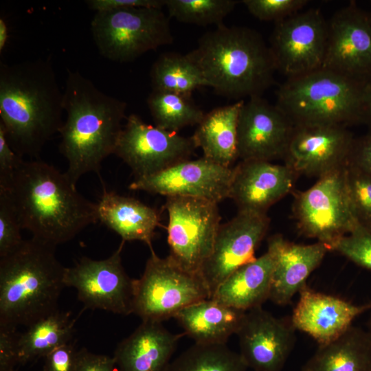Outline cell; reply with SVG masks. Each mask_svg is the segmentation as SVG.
Masks as SVG:
<instances>
[{"label":"cell","mask_w":371,"mask_h":371,"mask_svg":"<svg viewBox=\"0 0 371 371\" xmlns=\"http://www.w3.org/2000/svg\"><path fill=\"white\" fill-rule=\"evenodd\" d=\"M0 192L9 199L22 229L55 247L98 222L97 203L81 195L65 172L38 159H22Z\"/></svg>","instance_id":"obj_1"},{"label":"cell","mask_w":371,"mask_h":371,"mask_svg":"<svg viewBox=\"0 0 371 371\" xmlns=\"http://www.w3.org/2000/svg\"><path fill=\"white\" fill-rule=\"evenodd\" d=\"M63 92L49 59L0 63V125L21 157L38 159L63 124Z\"/></svg>","instance_id":"obj_2"},{"label":"cell","mask_w":371,"mask_h":371,"mask_svg":"<svg viewBox=\"0 0 371 371\" xmlns=\"http://www.w3.org/2000/svg\"><path fill=\"white\" fill-rule=\"evenodd\" d=\"M65 120L59 131L66 175L76 186L90 172L100 175L102 161L114 154L126 117V103L100 90L78 71L67 69L63 91Z\"/></svg>","instance_id":"obj_3"},{"label":"cell","mask_w":371,"mask_h":371,"mask_svg":"<svg viewBox=\"0 0 371 371\" xmlns=\"http://www.w3.org/2000/svg\"><path fill=\"white\" fill-rule=\"evenodd\" d=\"M217 94L242 100L262 96L276 71L269 47L255 30L222 24L187 54Z\"/></svg>","instance_id":"obj_4"},{"label":"cell","mask_w":371,"mask_h":371,"mask_svg":"<svg viewBox=\"0 0 371 371\" xmlns=\"http://www.w3.org/2000/svg\"><path fill=\"white\" fill-rule=\"evenodd\" d=\"M55 248L32 237L0 258V326L28 327L58 310L66 267Z\"/></svg>","instance_id":"obj_5"},{"label":"cell","mask_w":371,"mask_h":371,"mask_svg":"<svg viewBox=\"0 0 371 371\" xmlns=\"http://www.w3.org/2000/svg\"><path fill=\"white\" fill-rule=\"evenodd\" d=\"M365 83L320 68L287 78L278 89L276 105L294 126H347L361 122Z\"/></svg>","instance_id":"obj_6"},{"label":"cell","mask_w":371,"mask_h":371,"mask_svg":"<svg viewBox=\"0 0 371 371\" xmlns=\"http://www.w3.org/2000/svg\"><path fill=\"white\" fill-rule=\"evenodd\" d=\"M91 32L100 54L118 63L133 61L173 42L169 19L162 9L156 8L95 12Z\"/></svg>","instance_id":"obj_7"},{"label":"cell","mask_w":371,"mask_h":371,"mask_svg":"<svg viewBox=\"0 0 371 371\" xmlns=\"http://www.w3.org/2000/svg\"><path fill=\"white\" fill-rule=\"evenodd\" d=\"M143 274L133 279V313L142 321L161 322L184 308L211 297L201 276L190 273L150 247Z\"/></svg>","instance_id":"obj_8"},{"label":"cell","mask_w":371,"mask_h":371,"mask_svg":"<svg viewBox=\"0 0 371 371\" xmlns=\"http://www.w3.org/2000/svg\"><path fill=\"white\" fill-rule=\"evenodd\" d=\"M347 166L319 177L294 201L300 232L328 246L359 225L348 192Z\"/></svg>","instance_id":"obj_9"},{"label":"cell","mask_w":371,"mask_h":371,"mask_svg":"<svg viewBox=\"0 0 371 371\" xmlns=\"http://www.w3.org/2000/svg\"><path fill=\"white\" fill-rule=\"evenodd\" d=\"M168 256L183 269L201 276L221 225L218 203L189 197L167 196Z\"/></svg>","instance_id":"obj_10"},{"label":"cell","mask_w":371,"mask_h":371,"mask_svg":"<svg viewBox=\"0 0 371 371\" xmlns=\"http://www.w3.org/2000/svg\"><path fill=\"white\" fill-rule=\"evenodd\" d=\"M327 37L328 21L318 8L275 23L269 47L276 71L290 78L322 68Z\"/></svg>","instance_id":"obj_11"},{"label":"cell","mask_w":371,"mask_h":371,"mask_svg":"<svg viewBox=\"0 0 371 371\" xmlns=\"http://www.w3.org/2000/svg\"><path fill=\"white\" fill-rule=\"evenodd\" d=\"M196 148L192 136L161 129L131 114L126 118L114 154L130 167L137 179L189 159Z\"/></svg>","instance_id":"obj_12"},{"label":"cell","mask_w":371,"mask_h":371,"mask_svg":"<svg viewBox=\"0 0 371 371\" xmlns=\"http://www.w3.org/2000/svg\"><path fill=\"white\" fill-rule=\"evenodd\" d=\"M124 243L122 240L106 259L82 257L73 267H66L65 285L76 290L85 309L133 313V279L126 274L121 258Z\"/></svg>","instance_id":"obj_13"},{"label":"cell","mask_w":371,"mask_h":371,"mask_svg":"<svg viewBox=\"0 0 371 371\" xmlns=\"http://www.w3.org/2000/svg\"><path fill=\"white\" fill-rule=\"evenodd\" d=\"M322 68L366 83L371 80V13L350 2L328 21Z\"/></svg>","instance_id":"obj_14"},{"label":"cell","mask_w":371,"mask_h":371,"mask_svg":"<svg viewBox=\"0 0 371 371\" xmlns=\"http://www.w3.org/2000/svg\"><path fill=\"white\" fill-rule=\"evenodd\" d=\"M233 168L205 157L186 159L146 177L135 179L132 190L167 196H189L218 203L229 198Z\"/></svg>","instance_id":"obj_15"},{"label":"cell","mask_w":371,"mask_h":371,"mask_svg":"<svg viewBox=\"0 0 371 371\" xmlns=\"http://www.w3.org/2000/svg\"><path fill=\"white\" fill-rule=\"evenodd\" d=\"M355 139L346 126H294L284 157L297 175L320 177L346 166Z\"/></svg>","instance_id":"obj_16"},{"label":"cell","mask_w":371,"mask_h":371,"mask_svg":"<svg viewBox=\"0 0 371 371\" xmlns=\"http://www.w3.org/2000/svg\"><path fill=\"white\" fill-rule=\"evenodd\" d=\"M269 221L267 214L238 211L230 221L221 224L212 251L201 271L211 297L233 272L256 258V249L267 234Z\"/></svg>","instance_id":"obj_17"},{"label":"cell","mask_w":371,"mask_h":371,"mask_svg":"<svg viewBox=\"0 0 371 371\" xmlns=\"http://www.w3.org/2000/svg\"><path fill=\"white\" fill-rule=\"evenodd\" d=\"M291 317H276L262 306L246 311L236 333L240 355L254 371H281L296 341Z\"/></svg>","instance_id":"obj_18"},{"label":"cell","mask_w":371,"mask_h":371,"mask_svg":"<svg viewBox=\"0 0 371 371\" xmlns=\"http://www.w3.org/2000/svg\"><path fill=\"white\" fill-rule=\"evenodd\" d=\"M293 127L276 104L262 96L248 98L238 117V158L271 161L283 157Z\"/></svg>","instance_id":"obj_19"},{"label":"cell","mask_w":371,"mask_h":371,"mask_svg":"<svg viewBox=\"0 0 371 371\" xmlns=\"http://www.w3.org/2000/svg\"><path fill=\"white\" fill-rule=\"evenodd\" d=\"M297 175L286 164L265 160H241L233 168L229 198L238 211L267 214L293 188Z\"/></svg>","instance_id":"obj_20"},{"label":"cell","mask_w":371,"mask_h":371,"mask_svg":"<svg viewBox=\"0 0 371 371\" xmlns=\"http://www.w3.org/2000/svg\"><path fill=\"white\" fill-rule=\"evenodd\" d=\"M299 300L291 316L296 330L318 344L329 343L344 333L360 315L371 310V302L355 304L341 297L323 293L307 284L299 291Z\"/></svg>","instance_id":"obj_21"},{"label":"cell","mask_w":371,"mask_h":371,"mask_svg":"<svg viewBox=\"0 0 371 371\" xmlns=\"http://www.w3.org/2000/svg\"><path fill=\"white\" fill-rule=\"evenodd\" d=\"M328 251V246L322 242L303 245L280 234L270 236L267 251L273 261V271L269 300L278 305L290 304Z\"/></svg>","instance_id":"obj_22"},{"label":"cell","mask_w":371,"mask_h":371,"mask_svg":"<svg viewBox=\"0 0 371 371\" xmlns=\"http://www.w3.org/2000/svg\"><path fill=\"white\" fill-rule=\"evenodd\" d=\"M184 333L173 334L161 322L142 321L117 345L113 355L117 371H166Z\"/></svg>","instance_id":"obj_23"},{"label":"cell","mask_w":371,"mask_h":371,"mask_svg":"<svg viewBox=\"0 0 371 371\" xmlns=\"http://www.w3.org/2000/svg\"><path fill=\"white\" fill-rule=\"evenodd\" d=\"M98 221L114 231L122 241H142L152 247L155 229L160 225L158 211L140 201L108 191L103 186L97 203Z\"/></svg>","instance_id":"obj_24"},{"label":"cell","mask_w":371,"mask_h":371,"mask_svg":"<svg viewBox=\"0 0 371 371\" xmlns=\"http://www.w3.org/2000/svg\"><path fill=\"white\" fill-rule=\"evenodd\" d=\"M273 271V261L267 251L233 272L211 299L244 311L260 307L269 299Z\"/></svg>","instance_id":"obj_25"},{"label":"cell","mask_w":371,"mask_h":371,"mask_svg":"<svg viewBox=\"0 0 371 371\" xmlns=\"http://www.w3.org/2000/svg\"><path fill=\"white\" fill-rule=\"evenodd\" d=\"M245 313L210 298L184 308L174 318L195 343L226 344L237 333Z\"/></svg>","instance_id":"obj_26"},{"label":"cell","mask_w":371,"mask_h":371,"mask_svg":"<svg viewBox=\"0 0 371 371\" xmlns=\"http://www.w3.org/2000/svg\"><path fill=\"white\" fill-rule=\"evenodd\" d=\"M245 100L214 109L205 113L192 136L203 156L226 167L238 158V122Z\"/></svg>","instance_id":"obj_27"},{"label":"cell","mask_w":371,"mask_h":371,"mask_svg":"<svg viewBox=\"0 0 371 371\" xmlns=\"http://www.w3.org/2000/svg\"><path fill=\"white\" fill-rule=\"evenodd\" d=\"M300 371H371V337L352 326L333 341L318 345Z\"/></svg>","instance_id":"obj_28"},{"label":"cell","mask_w":371,"mask_h":371,"mask_svg":"<svg viewBox=\"0 0 371 371\" xmlns=\"http://www.w3.org/2000/svg\"><path fill=\"white\" fill-rule=\"evenodd\" d=\"M75 322L70 311L58 309L28 326L19 336V363L44 358L55 348L71 342Z\"/></svg>","instance_id":"obj_29"},{"label":"cell","mask_w":371,"mask_h":371,"mask_svg":"<svg viewBox=\"0 0 371 371\" xmlns=\"http://www.w3.org/2000/svg\"><path fill=\"white\" fill-rule=\"evenodd\" d=\"M150 76L153 91L188 97H191L198 88L209 87L199 69L187 54H162L152 65Z\"/></svg>","instance_id":"obj_30"},{"label":"cell","mask_w":371,"mask_h":371,"mask_svg":"<svg viewBox=\"0 0 371 371\" xmlns=\"http://www.w3.org/2000/svg\"><path fill=\"white\" fill-rule=\"evenodd\" d=\"M147 105L155 126L168 131L198 125L205 115L191 97L152 90L147 98Z\"/></svg>","instance_id":"obj_31"},{"label":"cell","mask_w":371,"mask_h":371,"mask_svg":"<svg viewBox=\"0 0 371 371\" xmlns=\"http://www.w3.org/2000/svg\"><path fill=\"white\" fill-rule=\"evenodd\" d=\"M239 353L226 344H198L183 351L170 362L166 371H246Z\"/></svg>","instance_id":"obj_32"},{"label":"cell","mask_w":371,"mask_h":371,"mask_svg":"<svg viewBox=\"0 0 371 371\" xmlns=\"http://www.w3.org/2000/svg\"><path fill=\"white\" fill-rule=\"evenodd\" d=\"M238 3L236 0H166L165 7L169 16L179 22L218 26Z\"/></svg>","instance_id":"obj_33"},{"label":"cell","mask_w":371,"mask_h":371,"mask_svg":"<svg viewBox=\"0 0 371 371\" xmlns=\"http://www.w3.org/2000/svg\"><path fill=\"white\" fill-rule=\"evenodd\" d=\"M346 179L357 221L371 231V175L348 164Z\"/></svg>","instance_id":"obj_34"},{"label":"cell","mask_w":371,"mask_h":371,"mask_svg":"<svg viewBox=\"0 0 371 371\" xmlns=\"http://www.w3.org/2000/svg\"><path fill=\"white\" fill-rule=\"evenodd\" d=\"M357 265L371 271V231L361 225L329 246Z\"/></svg>","instance_id":"obj_35"},{"label":"cell","mask_w":371,"mask_h":371,"mask_svg":"<svg viewBox=\"0 0 371 371\" xmlns=\"http://www.w3.org/2000/svg\"><path fill=\"white\" fill-rule=\"evenodd\" d=\"M249 12L260 21H282L300 11L307 4V0H243Z\"/></svg>","instance_id":"obj_36"},{"label":"cell","mask_w":371,"mask_h":371,"mask_svg":"<svg viewBox=\"0 0 371 371\" xmlns=\"http://www.w3.org/2000/svg\"><path fill=\"white\" fill-rule=\"evenodd\" d=\"M16 212L9 199L0 192V258L15 250L24 240Z\"/></svg>","instance_id":"obj_37"},{"label":"cell","mask_w":371,"mask_h":371,"mask_svg":"<svg viewBox=\"0 0 371 371\" xmlns=\"http://www.w3.org/2000/svg\"><path fill=\"white\" fill-rule=\"evenodd\" d=\"M19 336L16 328L0 326V371H17Z\"/></svg>","instance_id":"obj_38"},{"label":"cell","mask_w":371,"mask_h":371,"mask_svg":"<svg viewBox=\"0 0 371 371\" xmlns=\"http://www.w3.org/2000/svg\"><path fill=\"white\" fill-rule=\"evenodd\" d=\"M77 352L71 342L55 348L44 357L43 371H74Z\"/></svg>","instance_id":"obj_39"},{"label":"cell","mask_w":371,"mask_h":371,"mask_svg":"<svg viewBox=\"0 0 371 371\" xmlns=\"http://www.w3.org/2000/svg\"><path fill=\"white\" fill-rule=\"evenodd\" d=\"M74 371H117L113 357L91 352L82 348L77 352Z\"/></svg>","instance_id":"obj_40"},{"label":"cell","mask_w":371,"mask_h":371,"mask_svg":"<svg viewBox=\"0 0 371 371\" xmlns=\"http://www.w3.org/2000/svg\"><path fill=\"white\" fill-rule=\"evenodd\" d=\"M23 158L12 149L0 125V187L5 186L10 179L16 167Z\"/></svg>","instance_id":"obj_41"},{"label":"cell","mask_w":371,"mask_h":371,"mask_svg":"<svg viewBox=\"0 0 371 371\" xmlns=\"http://www.w3.org/2000/svg\"><path fill=\"white\" fill-rule=\"evenodd\" d=\"M89 8L95 12L127 8H156L162 9L166 0H87Z\"/></svg>","instance_id":"obj_42"},{"label":"cell","mask_w":371,"mask_h":371,"mask_svg":"<svg viewBox=\"0 0 371 371\" xmlns=\"http://www.w3.org/2000/svg\"><path fill=\"white\" fill-rule=\"evenodd\" d=\"M348 164L371 175V132L355 139Z\"/></svg>","instance_id":"obj_43"},{"label":"cell","mask_w":371,"mask_h":371,"mask_svg":"<svg viewBox=\"0 0 371 371\" xmlns=\"http://www.w3.org/2000/svg\"><path fill=\"white\" fill-rule=\"evenodd\" d=\"M361 122L367 124L371 128V80L364 86Z\"/></svg>","instance_id":"obj_44"},{"label":"cell","mask_w":371,"mask_h":371,"mask_svg":"<svg viewBox=\"0 0 371 371\" xmlns=\"http://www.w3.org/2000/svg\"><path fill=\"white\" fill-rule=\"evenodd\" d=\"M9 37L8 24L4 17H0V53L4 50Z\"/></svg>","instance_id":"obj_45"},{"label":"cell","mask_w":371,"mask_h":371,"mask_svg":"<svg viewBox=\"0 0 371 371\" xmlns=\"http://www.w3.org/2000/svg\"><path fill=\"white\" fill-rule=\"evenodd\" d=\"M370 314L369 319H368V323H367V329H366V330L368 331L369 335L371 337V310L370 311Z\"/></svg>","instance_id":"obj_46"},{"label":"cell","mask_w":371,"mask_h":371,"mask_svg":"<svg viewBox=\"0 0 371 371\" xmlns=\"http://www.w3.org/2000/svg\"><path fill=\"white\" fill-rule=\"evenodd\" d=\"M370 5H371V1H370ZM370 12L371 13V10H370Z\"/></svg>","instance_id":"obj_47"}]
</instances>
